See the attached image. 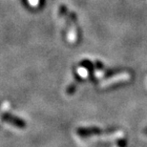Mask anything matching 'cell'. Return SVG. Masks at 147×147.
Returning <instances> with one entry per match:
<instances>
[{
    "label": "cell",
    "mask_w": 147,
    "mask_h": 147,
    "mask_svg": "<svg viewBox=\"0 0 147 147\" xmlns=\"http://www.w3.org/2000/svg\"><path fill=\"white\" fill-rule=\"evenodd\" d=\"M1 119L3 120V121L7 122L8 124H11V125L14 126V127L20 128V129H23V128L26 127V122L24 121V120L21 119L18 117L13 116V115H11V114L6 113V112L3 114Z\"/></svg>",
    "instance_id": "7a4b0ae2"
},
{
    "label": "cell",
    "mask_w": 147,
    "mask_h": 147,
    "mask_svg": "<svg viewBox=\"0 0 147 147\" xmlns=\"http://www.w3.org/2000/svg\"><path fill=\"white\" fill-rule=\"evenodd\" d=\"M96 68H98V70L102 68V64L99 62V61H96Z\"/></svg>",
    "instance_id": "277c9868"
},
{
    "label": "cell",
    "mask_w": 147,
    "mask_h": 147,
    "mask_svg": "<svg viewBox=\"0 0 147 147\" xmlns=\"http://www.w3.org/2000/svg\"><path fill=\"white\" fill-rule=\"evenodd\" d=\"M109 131L107 130H103V129H100L98 127H79L76 130V133L78 136L80 138H90V137H94V136H99V135L108 133Z\"/></svg>",
    "instance_id": "6da1fadb"
},
{
    "label": "cell",
    "mask_w": 147,
    "mask_h": 147,
    "mask_svg": "<svg viewBox=\"0 0 147 147\" xmlns=\"http://www.w3.org/2000/svg\"><path fill=\"white\" fill-rule=\"evenodd\" d=\"M76 87H78V80L74 81L73 83H71L68 86V88H67V90H66L67 95H70V96L74 95V93H75L76 90Z\"/></svg>",
    "instance_id": "3957f363"
}]
</instances>
